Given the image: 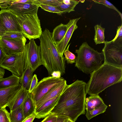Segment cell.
Returning a JSON list of instances; mask_svg holds the SVG:
<instances>
[{
    "mask_svg": "<svg viewBox=\"0 0 122 122\" xmlns=\"http://www.w3.org/2000/svg\"><path fill=\"white\" fill-rule=\"evenodd\" d=\"M8 0H0V4L7 2Z\"/></svg>",
    "mask_w": 122,
    "mask_h": 122,
    "instance_id": "43",
    "label": "cell"
},
{
    "mask_svg": "<svg viewBox=\"0 0 122 122\" xmlns=\"http://www.w3.org/2000/svg\"><path fill=\"white\" fill-rule=\"evenodd\" d=\"M85 91L90 96L98 95L110 86L120 82L122 80V67L103 63L90 74Z\"/></svg>",
    "mask_w": 122,
    "mask_h": 122,
    "instance_id": "2",
    "label": "cell"
},
{
    "mask_svg": "<svg viewBox=\"0 0 122 122\" xmlns=\"http://www.w3.org/2000/svg\"><path fill=\"white\" fill-rule=\"evenodd\" d=\"M20 79V78L13 75L6 78H0V89L19 84Z\"/></svg>",
    "mask_w": 122,
    "mask_h": 122,
    "instance_id": "22",
    "label": "cell"
},
{
    "mask_svg": "<svg viewBox=\"0 0 122 122\" xmlns=\"http://www.w3.org/2000/svg\"><path fill=\"white\" fill-rule=\"evenodd\" d=\"M104 103L99 95L90 96L86 98L85 110L86 111H91Z\"/></svg>",
    "mask_w": 122,
    "mask_h": 122,
    "instance_id": "19",
    "label": "cell"
},
{
    "mask_svg": "<svg viewBox=\"0 0 122 122\" xmlns=\"http://www.w3.org/2000/svg\"><path fill=\"white\" fill-rule=\"evenodd\" d=\"M43 65L49 75L54 71H60L61 75L65 73V57L61 56L57 50L52 38V33L45 29L39 38Z\"/></svg>",
    "mask_w": 122,
    "mask_h": 122,
    "instance_id": "3",
    "label": "cell"
},
{
    "mask_svg": "<svg viewBox=\"0 0 122 122\" xmlns=\"http://www.w3.org/2000/svg\"><path fill=\"white\" fill-rule=\"evenodd\" d=\"M104 63L122 67V39L114 41H106L102 51Z\"/></svg>",
    "mask_w": 122,
    "mask_h": 122,
    "instance_id": "6",
    "label": "cell"
},
{
    "mask_svg": "<svg viewBox=\"0 0 122 122\" xmlns=\"http://www.w3.org/2000/svg\"></svg>",
    "mask_w": 122,
    "mask_h": 122,
    "instance_id": "44",
    "label": "cell"
},
{
    "mask_svg": "<svg viewBox=\"0 0 122 122\" xmlns=\"http://www.w3.org/2000/svg\"><path fill=\"white\" fill-rule=\"evenodd\" d=\"M25 62V47L21 53L5 56L0 64V67L9 70L12 75L20 78L24 70Z\"/></svg>",
    "mask_w": 122,
    "mask_h": 122,
    "instance_id": "7",
    "label": "cell"
},
{
    "mask_svg": "<svg viewBox=\"0 0 122 122\" xmlns=\"http://www.w3.org/2000/svg\"><path fill=\"white\" fill-rule=\"evenodd\" d=\"M5 32L2 25L0 18V37H1Z\"/></svg>",
    "mask_w": 122,
    "mask_h": 122,
    "instance_id": "38",
    "label": "cell"
},
{
    "mask_svg": "<svg viewBox=\"0 0 122 122\" xmlns=\"http://www.w3.org/2000/svg\"><path fill=\"white\" fill-rule=\"evenodd\" d=\"M57 117L55 114H50L41 122H56Z\"/></svg>",
    "mask_w": 122,
    "mask_h": 122,
    "instance_id": "34",
    "label": "cell"
},
{
    "mask_svg": "<svg viewBox=\"0 0 122 122\" xmlns=\"http://www.w3.org/2000/svg\"><path fill=\"white\" fill-rule=\"evenodd\" d=\"M62 1V0H34L35 3L38 6L41 4L56 7H57Z\"/></svg>",
    "mask_w": 122,
    "mask_h": 122,
    "instance_id": "28",
    "label": "cell"
},
{
    "mask_svg": "<svg viewBox=\"0 0 122 122\" xmlns=\"http://www.w3.org/2000/svg\"><path fill=\"white\" fill-rule=\"evenodd\" d=\"M36 117V114L34 113L25 118L22 122H32Z\"/></svg>",
    "mask_w": 122,
    "mask_h": 122,
    "instance_id": "36",
    "label": "cell"
},
{
    "mask_svg": "<svg viewBox=\"0 0 122 122\" xmlns=\"http://www.w3.org/2000/svg\"><path fill=\"white\" fill-rule=\"evenodd\" d=\"M65 80L62 77L56 78L49 76L38 82L31 93L35 103L41 99L52 88L61 84Z\"/></svg>",
    "mask_w": 122,
    "mask_h": 122,
    "instance_id": "8",
    "label": "cell"
},
{
    "mask_svg": "<svg viewBox=\"0 0 122 122\" xmlns=\"http://www.w3.org/2000/svg\"><path fill=\"white\" fill-rule=\"evenodd\" d=\"M5 56L0 47V64Z\"/></svg>",
    "mask_w": 122,
    "mask_h": 122,
    "instance_id": "40",
    "label": "cell"
},
{
    "mask_svg": "<svg viewBox=\"0 0 122 122\" xmlns=\"http://www.w3.org/2000/svg\"><path fill=\"white\" fill-rule=\"evenodd\" d=\"M86 84L84 81L77 80L67 85L50 114L67 117L73 122L85 114Z\"/></svg>",
    "mask_w": 122,
    "mask_h": 122,
    "instance_id": "1",
    "label": "cell"
},
{
    "mask_svg": "<svg viewBox=\"0 0 122 122\" xmlns=\"http://www.w3.org/2000/svg\"><path fill=\"white\" fill-rule=\"evenodd\" d=\"M38 81V80L36 75L34 74L31 81L30 88L28 91L29 93H31L37 84Z\"/></svg>",
    "mask_w": 122,
    "mask_h": 122,
    "instance_id": "33",
    "label": "cell"
},
{
    "mask_svg": "<svg viewBox=\"0 0 122 122\" xmlns=\"http://www.w3.org/2000/svg\"><path fill=\"white\" fill-rule=\"evenodd\" d=\"M29 93L28 91L21 87L8 106L10 111L15 109L22 105Z\"/></svg>",
    "mask_w": 122,
    "mask_h": 122,
    "instance_id": "18",
    "label": "cell"
},
{
    "mask_svg": "<svg viewBox=\"0 0 122 122\" xmlns=\"http://www.w3.org/2000/svg\"><path fill=\"white\" fill-rule=\"evenodd\" d=\"M70 44L68 46L65 50L64 53L65 56V59L67 61V64H72L75 63L76 57L72 52L69 51V48Z\"/></svg>",
    "mask_w": 122,
    "mask_h": 122,
    "instance_id": "29",
    "label": "cell"
},
{
    "mask_svg": "<svg viewBox=\"0 0 122 122\" xmlns=\"http://www.w3.org/2000/svg\"><path fill=\"white\" fill-rule=\"evenodd\" d=\"M0 122H11L9 113L5 108H0Z\"/></svg>",
    "mask_w": 122,
    "mask_h": 122,
    "instance_id": "32",
    "label": "cell"
},
{
    "mask_svg": "<svg viewBox=\"0 0 122 122\" xmlns=\"http://www.w3.org/2000/svg\"><path fill=\"white\" fill-rule=\"evenodd\" d=\"M122 39V24L117 27L116 34L113 39L112 41L113 42L117 40Z\"/></svg>",
    "mask_w": 122,
    "mask_h": 122,
    "instance_id": "35",
    "label": "cell"
},
{
    "mask_svg": "<svg viewBox=\"0 0 122 122\" xmlns=\"http://www.w3.org/2000/svg\"><path fill=\"white\" fill-rule=\"evenodd\" d=\"M67 117L61 116H57L56 122H64Z\"/></svg>",
    "mask_w": 122,
    "mask_h": 122,
    "instance_id": "39",
    "label": "cell"
},
{
    "mask_svg": "<svg viewBox=\"0 0 122 122\" xmlns=\"http://www.w3.org/2000/svg\"><path fill=\"white\" fill-rule=\"evenodd\" d=\"M0 18L6 32H17L22 33L18 19L16 15L7 9H1Z\"/></svg>",
    "mask_w": 122,
    "mask_h": 122,
    "instance_id": "11",
    "label": "cell"
},
{
    "mask_svg": "<svg viewBox=\"0 0 122 122\" xmlns=\"http://www.w3.org/2000/svg\"><path fill=\"white\" fill-rule=\"evenodd\" d=\"M64 122H73L70 119L67 117Z\"/></svg>",
    "mask_w": 122,
    "mask_h": 122,
    "instance_id": "42",
    "label": "cell"
},
{
    "mask_svg": "<svg viewBox=\"0 0 122 122\" xmlns=\"http://www.w3.org/2000/svg\"><path fill=\"white\" fill-rule=\"evenodd\" d=\"M15 15L18 19L22 33L25 38L30 40L39 39L43 32L37 12L23 15Z\"/></svg>",
    "mask_w": 122,
    "mask_h": 122,
    "instance_id": "5",
    "label": "cell"
},
{
    "mask_svg": "<svg viewBox=\"0 0 122 122\" xmlns=\"http://www.w3.org/2000/svg\"><path fill=\"white\" fill-rule=\"evenodd\" d=\"M22 104L16 109L10 111L9 116L11 122H22L25 119L23 111Z\"/></svg>",
    "mask_w": 122,
    "mask_h": 122,
    "instance_id": "23",
    "label": "cell"
},
{
    "mask_svg": "<svg viewBox=\"0 0 122 122\" xmlns=\"http://www.w3.org/2000/svg\"><path fill=\"white\" fill-rule=\"evenodd\" d=\"M22 109L25 118L35 112V103L32 99L31 93H29L23 104Z\"/></svg>",
    "mask_w": 122,
    "mask_h": 122,
    "instance_id": "20",
    "label": "cell"
},
{
    "mask_svg": "<svg viewBox=\"0 0 122 122\" xmlns=\"http://www.w3.org/2000/svg\"><path fill=\"white\" fill-rule=\"evenodd\" d=\"M81 1L71 0L70 3L65 4L62 2L57 7L63 13H69L75 11L74 8Z\"/></svg>",
    "mask_w": 122,
    "mask_h": 122,
    "instance_id": "25",
    "label": "cell"
},
{
    "mask_svg": "<svg viewBox=\"0 0 122 122\" xmlns=\"http://www.w3.org/2000/svg\"><path fill=\"white\" fill-rule=\"evenodd\" d=\"M26 38L20 40L5 39L0 37V47L5 56L22 52L24 50Z\"/></svg>",
    "mask_w": 122,
    "mask_h": 122,
    "instance_id": "10",
    "label": "cell"
},
{
    "mask_svg": "<svg viewBox=\"0 0 122 122\" xmlns=\"http://www.w3.org/2000/svg\"><path fill=\"white\" fill-rule=\"evenodd\" d=\"M95 35L94 40L96 45L105 43L104 33L105 28L98 24L94 26Z\"/></svg>",
    "mask_w": 122,
    "mask_h": 122,
    "instance_id": "24",
    "label": "cell"
},
{
    "mask_svg": "<svg viewBox=\"0 0 122 122\" xmlns=\"http://www.w3.org/2000/svg\"><path fill=\"white\" fill-rule=\"evenodd\" d=\"M33 71L30 61L25 58V62L24 71L20 77V83L21 87L28 91L31 79L33 76Z\"/></svg>",
    "mask_w": 122,
    "mask_h": 122,
    "instance_id": "17",
    "label": "cell"
},
{
    "mask_svg": "<svg viewBox=\"0 0 122 122\" xmlns=\"http://www.w3.org/2000/svg\"><path fill=\"white\" fill-rule=\"evenodd\" d=\"M38 6L43 10L48 12L55 13L59 15L63 14L62 12L57 7L41 4H39Z\"/></svg>",
    "mask_w": 122,
    "mask_h": 122,
    "instance_id": "31",
    "label": "cell"
},
{
    "mask_svg": "<svg viewBox=\"0 0 122 122\" xmlns=\"http://www.w3.org/2000/svg\"><path fill=\"white\" fill-rule=\"evenodd\" d=\"M92 1L96 3L103 5L109 8L113 9L116 11L120 15L122 20V15L121 13L113 4L109 1L105 0H95Z\"/></svg>",
    "mask_w": 122,
    "mask_h": 122,
    "instance_id": "30",
    "label": "cell"
},
{
    "mask_svg": "<svg viewBox=\"0 0 122 122\" xmlns=\"http://www.w3.org/2000/svg\"><path fill=\"white\" fill-rule=\"evenodd\" d=\"M25 54L28 59L33 72L41 65H43L40 46L37 45L34 39L30 40L25 46Z\"/></svg>",
    "mask_w": 122,
    "mask_h": 122,
    "instance_id": "9",
    "label": "cell"
},
{
    "mask_svg": "<svg viewBox=\"0 0 122 122\" xmlns=\"http://www.w3.org/2000/svg\"><path fill=\"white\" fill-rule=\"evenodd\" d=\"M5 73V70L4 69L0 67V78L3 77Z\"/></svg>",
    "mask_w": 122,
    "mask_h": 122,
    "instance_id": "41",
    "label": "cell"
},
{
    "mask_svg": "<svg viewBox=\"0 0 122 122\" xmlns=\"http://www.w3.org/2000/svg\"><path fill=\"white\" fill-rule=\"evenodd\" d=\"M1 37L13 40H21L25 38L21 32L13 31L5 32Z\"/></svg>",
    "mask_w": 122,
    "mask_h": 122,
    "instance_id": "27",
    "label": "cell"
},
{
    "mask_svg": "<svg viewBox=\"0 0 122 122\" xmlns=\"http://www.w3.org/2000/svg\"><path fill=\"white\" fill-rule=\"evenodd\" d=\"M61 94L47 101L36 110V117L38 119L43 118L49 114L56 105Z\"/></svg>",
    "mask_w": 122,
    "mask_h": 122,
    "instance_id": "16",
    "label": "cell"
},
{
    "mask_svg": "<svg viewBox=\"0 0 122 122\" xmlns=\"http://www.w3.org/2000/svg\"><path fill=\"white\" fill-rule=\"evenodd\" d=\"M21 87L19 84L9 88L0 89V107L5 108L15 97Z\"/></svg>",
    "mask_w": 122,
    "mask_h": 122,
    "instance_id": "14",
    "label": "cell"
},
{
    "mask_svg": "<svg viewBox=\"0 0 122 122\" xmlns=\"http://www.w3.org/2000/svg\"><path fill=\"white\" fill-rule=\"evenodd\" d=\"M39 6L34 3V0H29L27 2L11 5L7 9L15 14L23 15L37 12Z\"/></svg>",
    "mask_w": 122,
    "mask_h": 122,
    "instance_id": "13",
    "label": "cell"
},
{
    "mask_svg": "<svg viewBox=\"0 0 122 122\" xmlns=\"http://www.w3.org/2000/svg\"><path fill=\"white\" fill-rule=\"evenodd\" d=\"M66 25L61 23L56 27L52 33V38L55 44L60 42L64 37L67 30Z\"/></svg>",
    "mask_w": 122,
    "mask_h": 122,
    "instance_id": "21",
    "label": "cell"
},
{
    "mask_svg": "<svg viewBox=\"0 0 122 122\" xmlns=\"http://www.w3.org/2000/svg\"><path fill=\"white\" fill-rule=\"evenodd\" d=\"M67 85L65 80L61 84L52 88L43 97L35 103L36 110L46 102L61 94Z\"/></svg>",
    "mask_w": 122,
    "mask_h": 122,
    "instance_id": "15",
    "label": "cell"
},
{
    "mask_svg": "<svg viewBox=\"0 0 122 122\" xmlns=\"http://www.w3.org/2000/svg\"><path fill=\"white\" fill-rule=\"evenodd\" d=\"M77 54L75 66L86 74H90L103 64V54L90 46L86 42H83L78 49L76 50Z\"/></svg>",
    "mask_w": 122,
    "mask_h": 122,
    "instance_id": "4",
    "label": "cell"
},
{
    "mask_svg": "<svg viewBox=\"0 0 122 122\" xmlns=\"http://www.w3.org/2000/svg\"><path fill=\"white\" fill-rule=\"evenodd\" d=\"M107 106L104 103L100 107L94 109L91 111H86V116L88 120L99 114L105 112Z\"/></svg>",
    "mask_w": 122,
    "mask_h": 122,
    "instance_id": "26",
    "label": "cell"
},
{
    "mask_svg": "<svg viewBox=\"0 0 122 122\" xmlns=\"http://www.w3.org/2000/svg\"><path fill=\"white\" fill-rule=\"evenodd\" d=\"M81 18L72 19L69 21L66 24L67 29L64 37L60 42L55 44L57 50L62 56H63L64 52L73 32L78 28L76 24Z\"/></svg>",
    "mask_w": 122,
    "mask_h": 122,
    "instance_id": "12",
    "label": "cell"
},
{
    "mask_svg": "<svg viewBox=\"0 0 122 122\" xmlns=\"http://www.w3.org/2000/svg\"><path fill=\"white\" fill-rule=\"evenodd\" d=\"M61 72L58 71H54L51 74V76L53 77L59 78L61 77Z\"/></svg>",
    "mask_w": 122,
    "mask_h": 122,
    "instance_id": "37",
    "label": "cell"
}]
</instances>
